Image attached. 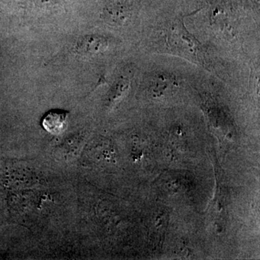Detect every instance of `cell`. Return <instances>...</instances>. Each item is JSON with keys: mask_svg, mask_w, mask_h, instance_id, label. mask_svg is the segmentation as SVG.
<instances>
[{"mask_svg": "<svg viewBox=\"0 0 260 260\" xmlns=\"http://www.w3.org/2000/svg\"><path fill=\"white\" fill-rule=\"evenodd\" d=\"M170 47L187 57L198 59L200 44L193 36L186 31L183 23H174L169 34Z\"/></svg>", "mask_w": 260, "mask_h": 260, "instance_id": "6da1fadb", "label": "cell"}, {"mask_svg": "<svg viewBox=\"0 0 260 260\" xmlns=\"http://www.w3.org/2000/svg\"><path fill=\"white\" fill-rule=\"evenodd\" d=\"M69 113L62 109H51L44 114L41 121L43 129L52 135H59L68 128Z\"/></svg>", "mask_w": 260, "mask_h": 260, "instance_id": "7a4b0ae2", "label": "cell"}]
</instances>
